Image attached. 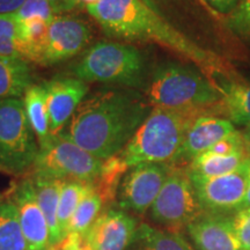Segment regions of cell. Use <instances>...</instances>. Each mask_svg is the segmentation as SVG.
<instances>
[{
	"label": "cell",
	"instance_id": "1",
	"mask_svg": "<svg viewBox=\"0 0 250 250\" xmlns=\"http://www.w3.org/2000/svg\"><path fill=\"white\" fill-rule=\"evenodd\" d=\"M149 107L133 88L101 89L83 99L58 136L104 161L120 154L148 116Z\"/></svg>",
	"mask_w": 250,
	"mask_h": 250
},
{
	"label": "cell",
	"instance_id": "2",
	"mask_svg": "<svg viewBox=\"0 0 250 250\" xmlns=\"http://www.w3.org/2000/svg\"><path fill=\"white\" fill-rule=\"evenodd\" d=\"M86 7L109 36L156 43L193 62L208 76L229 74L223 58L197 45L144 0H99Z\"/></svg>",
	"mask_w": 250,
	"mask_h": 250
},
{
	"label": "cell",
	"instance_id": "3",
	"mask_svg": "<svg viewBox=\"0 0 250 250\" xmlns=\"http://www.w3.org/2000/svg\"><path fill=\"white\" fill-rule=\"evenodd\" d=\"M217 115L206 110L153 108L118 155L129 167L142 164H173L186 134L197 118Z\"/></svg>",
	"mask_w": 250,
	"mask_h": 250
},
{
	"label": "cell",
	"instance_id": "4",
	"mask_svg": "<svg viewBox=\"0 0 250 250\" xmlns=\"http://www.w3.org/2000/svg\"><path fill=\"white\" fill-rule=\"evenodd\" d=\"M146 99L153 108L223 111L219 87L195 68L176 62H166L155 68Z\"/></svg>",
	"mask_w": 250,
	"mask_h": 250
},
{
	"label": "cell",
	"instance_id": "5",
	"mask_svg": "<svg viewBox=\"0 0 250 250\" xmlns=\"http://www.w3.org/2000/svg\"><path fill=\"white\" fill-rule=\"evenodd\" d=\"M72 72L85 83H110L136 89L145 85L146 62L136 46L99 42L87 51Z\"/></svg>",
	"mask_w": 250,
	"mask_h": 250
},
{
	"label": "cell",
	"instance_id": "6",
	"mask_svg": "<svg viewBox=\"0 0 250 250\" xmlns=\"http://www.w3.org/2000/svg\"><path fill=\"white\" fill-rule=\"evenodd\" d=\"M40 146L28 121L23 100L0 101V171L21 177L30 173Z\"/></svg>",
	"mask_w": 250,
	"mask_h": 250
},
{
	"label": "cell",
	"instance_id": "7",
	"mask_svg": "<svg viewBox=\"0 0 250 250\" xmlns=\"http://www.w3.org/2000/svg\"><path fill=\"white\" fill-rule=\"evenodd\" d=\"M103 161L58 134L41 146L29 175L54 180L95 183Z\"/></svg>",
	"mask_w": 250,
	"mask_h": 250
},
{
	"label": "cell",
	"instance_id": "8",
	"mask_svg": "<svg viewBox=\"0 0 250 250\" xmlns=\"http://www.w3.org/2000/svg\"><path fill=\"white\" fill-rule=\"evenodd\" d=\"M149 210L153 221L171 230L187 228L205 213L187 168L171 165L170 173Z\"/></svg>",
	"mask_w": 250,
	"mask_h": 250
},
{
	"label": "cell",
	"instance_id": "9",
	"mask_svg": "<svg viewBox=\"0 0 250 250\" xmlns=\"http://www.w3.org/2000/svg\"><path fill=\"white\" fill-rule=\"evenodd\" d=\"M249 159L232 173L217 177L189 174L205 213L226 214L241 208L248 184Z\"/></svg>",
	"mask_w": 250,
	"mask_h": 250
},
{
	"label": "cell",
	"instance_id": "10",
	"mask_svg": "<svg viewBox=\"0 0 250 250\" xmlns=\"http://www.w3.org/2000/svg\"><path fill=\"white\" fill-rule=\"evenodd\" d=\"M5 199L17 208L27 250H52L49 226L37 201L29 175L18 177L6 191Z\"/></svg>",
	"mask_w": 250,
	"mask_h": 250
},
{
	"label": "cell",
	"instance_id": "11",
	"mask_svg": "<svg viewBox=\"0 0 250 250\" xmlns=\"http://www.w3.org/2000/svg\"><path fill=\"white\" fill-rule=\"evenodd\" d=\"M170 164H142L131 167L118 189L121 210L144 214L151 208L170 173Z\"/></svg>",
	"mask_w": 250,
	"mask_h": 250
},
{
	"label": "cell",
	"instance_id": "12",
	"mask_svg": "<svg viewBox=\"0 0 250 250\" xmlns=\"http://www.w3.org/2000/svg\"><path fill=\"white\" fill-rule=\"evenodd\" d=\"M90 36V29L85 21L67 15H57L49 22L41 65H54L74 57L88 45Z\"/></svg>",
	"mask_w": 250,
	"mask_h": 250
},
{
	"label": "cell",
	"instance_id": "13",
	"mask_svg": "<svg viewBox=\"0 0 250 250\" xmlns=\"http://www.w3.org/2000/svg\"><path fill=\"white\" fill-rule=\"evenodd\" d=\"M138 221L121 208H107L86 233L92 250H126L132 246Z\"/></svg>",
	"mask_w": 250,
	"mask_h": 250
},
{
	"label": "cell",
	"instance_id": "14",
	"mask_svg": "<svg viewBox=\"0 0 250 250\" xmlns=\"http://www.w3.org/2000/svg\"><path fill=\"white\" fill-rule=\"evenodd\" d=\"M46 90L50 131L58 134L88 93V85L78 78L57 77L43 83Z\"/></svg>",
	"mask_w": 250,
	"mask_h": 250
},
{
	"label": "cell",
	"instance_id": "15",
	"mask_svg": "<svg viewBox=\"0 0 250 250\" xmlns=\"http://www.w3.org/2000/svg\"><path fill=\"white\" fill-rule=\"evenodd\" d=\"M235 131V125L228 118L203 115L188 130L182 147L171 165H189L193 159L208 152L212 146Z\"/></svg>",
	"mask_w": 250,
	"mask_h": 250
},
{
	"label": "cell",
	"instance_id": "16",
	"mask_svg": "<svg viewBox=\"0 0 250 250\" xmlns=\"http://www.w3.org/2000/svg\"><path fill=\"white\" fill-rule=\"evenodd\" d=\"M187 230L198 250H243L233 218L227 214L204 213Z\"/></svg>",
	"mask_w": 250,
	"mask_h": 250
},
{
	"label": "cell",
	"instance_id": "17",
	"mask_svg": "<svg viewBox=\"0 0 250 250\" xmlns=\"http://www.w3.org/2000/svg\"><path fill=\"white\" fill-rule=\"evenodd\" d=\"M29 176L33 180L41 210H42L46 219V223H48L50 241H51L54 248H57L62 241V235L58 224V206L61 190L64 181L44 179V177L31 176V175Z\"/></svg>",
	"mask_w": 250,
	"mask_h": 250
},
{
	"label": "cell",
	"instance_id": "18",
	"mask_svg": "<svg viewBox=\"0 0 250 250\" xmlns=\"http://www.w3.org/2000/svg\"><path fill=\"white\" fill-rule=\"evenodd\" d=\"M223 112L234 125L250 127V83L230 80L218 86Z\"/></svg>",
	"mask_w": 250,
	"mask_h": 250
},
{
	"label": "cell",
	"instance_id": "19",
	"mask_svg": "<svg viewBox=\"0 0 250 250\" xmlns=\"http://www.w3.org/2000/svg\"><path fill=\"white\" fill-rule=\"evenodd\" d=\"M31 85L33 73L28 62L0 57V101L23 98Z\"/></svg>",
	"mask_w": 250,
	"mask_h": 250
},
{
	"label": "cell",
	"instance_id": "20",
	"mask_svg": "<svg viewBox=\"0 0 250 250\" xmlns=\"http://www.w3.org/2000/svg\"><path fill=\"white\" fill-rule=\"evenodd\" d=\"M23 103L29 124L35 133L39 146H44L54 134L50 131L46 90L43 86L33 83L23 95Z\"/></svg>",
	"mask_w": 250,
	"mask_h": 250
},
{
	"label": "cell",
	"instance_id": "21",
	"mask_svg": "<svg viewBox=\"0 0 250 250\" xmlns=\"http://www.w3.org/2000/svg\"><path fill=\"white\" fill-rule=\"evenodd\" d=\"M247 159L246 152L220 155L205 152L187 166L188 173L202 177H217L236 170Z\"/></svg>",
	"mask_w": 250,
	"mask_h": 250
},
{
	"label": "cell",
	"instance_id": "22",
	"mask_svg": "<svg viewBox=\"0 0 250 250\" xmlns=\"http://www.w3.org/2000/svg\"><path fill=\"white\" fill-rule=\"evenodd\" d=\"M129 169V166L118 154L103 161L101 173L94 183V187L101 197L104 210L110 208L111 205L116 203L121 182Z\"/></svg>",
	"mask_w": 250,
	"mask_h": 250
},
{
	"label": "cell",
	"instance_id": "23",
	"mask_svg": "<svg viewBox=\"0 0 250 250\" xmlns=\"http://www.w3.org/2000/svg\"><path fill=\"white\" fill-rule=\"evenodd\" d=\"M132 245L133 250H193L182 235L176 232H165L147 224H140Z\"/></svg>",
	"mask_w": 250,
	"mask_h": 250
},
{
	"label": "cell",
	"instance_id": "24",
	"mask_svg": "<svg viewBox=\"0 0 250 250\" xmlns=\"http://www.w3.org/2000/svg\"><path fill=\"white\" fill-rule=\"evenodd\" d=\"M94 188V183L76 180H65L61 190L58 206V224L62 239L70 232L72 217L87 193Z\"/></svg>",
	"mask_w": 250,
	"mask_h": 250
},
{
	"label": "cell",
	"instance_id": "25",
	"mask_svg": "<svg viewBox=\"0 0 250 250\" xmlns=\"http://www.w3.org/2000/svg\"><path fill=\"white\" fill-rule=\"evenodd\" d=\"M0 250H27L17 208L6 199L0 201Z\"/></svg>",
	"mask_w": 250,
	"mask_h": 250
},
{
	"label": "cell",
	"instance_id": "26",
	"mask_svg": "<svg viewBox=\"0 0 250 250\" xmlns=\"http://www.w3.org/2000/svg\"><path fill=\"white\" fill-rule=\"evenodd\" d=\"M102 210H104L103 202L94 187L74 212L70 225V232L86 234L102 213Z\"/></svg>",
	"mask_w": 250,
	"mask_h": 250
},
{
	"label": "cell",
	"instance_id": "27",
	"mask_svg": "<svg viewBox=\"0 0 250 250\" xmlns=\"http://www.w3.org/2000/svg\"><path fill=\"white\" fill-rule=\"evenodd\" d=\"M19 24L15 14L0 15V57L23 61Z\"/></svg>",
	"mask_w": 250,
	"mask_h": 250
},
{
	"label": "cell",
	"instance_id": "28",
	"mask_svg": "<svg viewBox=\"0 0 250 250\" xmlns=\"http://www.w3.org/2000/svg\"><path fill=\"white\" fill-rule=\"evenodd\" d=\"M14 14L19 21L42 19L46 22H50L59 14V11L49 0H26L21 8Z\"/></svg>",
	"mask_w": 250,
	"mask_h": 250
},
{
	"label": "cell",
	"instance_id": "29",
	"mask_svg": "<svg viewBox=\"0 0 250 250\" xmlns=\"http://www.w3.org/2000/svg\"><path fill=\"white\" fill-rule=\"evenodd\" d=\"M226 26L237 36L250 40V0H240L226 19Z\"/></svg>",
	"mask_w": 250,
	"mask_h": 250
},
{
	"label": "cell",
	"instance_id": "30",
	"mask_svg": "<svg viewBox=\"0 0 250 250\" xmlns=\"http://www.w3.org/2000/svg\"><path fill=\"white\" fill-rule=\"evenodd\" d=\"M232 218L236 235L243 250H250V208H240Z\"/></svg>",
	"mask_w": 250,
	"mask_h": 250
},
{
	"label": "cell",
	"instance_id": "31",
	"mask_svg": "<svg viewBox=\"0 0 250 250\" xmlns=\"http://www.w3.org/2000/svg\"><path fill=\"white\" fill-rule=\"evenodd\" d=\"M89 246L86 234L70 232L62 239L57 248L59 250H85Z\"/></svg>",
	"mask_w": 250,
	"mask_h": 250
},
{
	"label": "cell",
	"instance_id": "32",
	"mask_svg": "<svg viewBox=\"0 0 250 250\" xmlns=\"http://www.w3.org/2000/svg\"><path fill=\"white\" fill-rule=\"evenodd\" d=\"M214 11L221 14H230L236 8L240 0H204Z\"/></svg>",
	"mask_w": 250,
	"mask_h": 250
},
{
	"label": "cell",
	"instance_id": "33",
	"mask_svg": "<svg viewBox=\"0 0 250 250\" xmlns=\"http://www.w3.org/2000/svg\"><path fill=\"white\" fill-rule=\"evenodd\" d=\"M26 0H0V15L17 13Z\"/></svg>",
	"mask_w": 250,
	"mask_h": 250
},
{
	"label": "cell",
	"instance_id": "34",
	"mask_svg": "<svg viewBox=\"0 0 250 250\" xmlns=\"http://www.w3.org/2000/svg\"><path fill=\"white\" fill-rule=\"evenodd\" d=\"M49 1L52 2L58 8L59 13L71 11V9L77 7L78 5H81L78 0H49Z\"/></svg>",
	"mask_w": 250,
	"mask_h": 250
},
{
	"label": "cell",
	"instance_id": "35",
	"mask_svg": "<svg viewBox=\"0 0 250 250\" xmlns=\"http://www.w3.org/2000/svg\"><path fill=\"white\" fill-rule=\"evenodd\" d=\"M241 134H242L243 144H245L246 155H247V158L250 159V127L241 131Z\"/></svg>",
	"mask_w": 250,
	"mask_h": 250
},
{
	"label": "cell",
	"instance_id": "36",
	"mask_svg": "<svg viewBox=\"0 0 250 250\" xmlns=\"http://www.w3.org/2000/svg\"><path fill=\"white\" fill-rule=\"evenodd\" d=\"M250 208V159H249V169H248V184H247L246 196L243 199L241 208Z\"/></svg>",
	"mask_w": 250,
	"mask_h": 250
},
{
	"label": "cell",
	"instance_id": "37",
	"mask_svg": "<svg viewBox=\"0 0 250 250\" xmlns=\"http://www.w3.org/2000/svg\"><path fill=\"white\" fill-rule=\"evenodd\" d=\"M144 1L146 2V4L151 6V7H153L155 9V11H158V6H156V4H158L159 0H144ZM159 12V11H158Z\"/></svg>",
	"mask_w": 250,
	"mask_h": 250
},
{
	"label": "cell",
	"instance_id": "38",
	"mask_svg": "<svg viewBox=\"0 0 250 250\" xmlns=\"http://www.w3.org/2000/svg\"><path fill=\"white\" fill-rule=\"evenodd\" d=\"M78 1H79L80 4H85L86 6H88V5L94 4V2L99 1V0H78Z\"/></svg>",
	"mask_w": 250,
	"mask_h": 250
},
{
	"label": "cell",
	"instance_id": "39",
	"mask_svg": "<svg viewBox=\"0 0 250 250\" xmlns=\"http://www.w3.org/2000/svg\"><path fill=\"white\" fill-rule=\"evenodd\" d=\"M2 199H4V197H2L1 193H0V201H2Z\"/></svg>",
	"mask_w": 250,
	"mask_h": 250
},
{
	"label": "cell",
	"instance_id": "40",
	"mask_svg": "<svg viewBox=\"0 0 250 250\" xmlns=\"http://www.w3.org/2000/svg\"><path fill=\"white\" fill-rule=\"evenodd\" d=\"M85 250H92V248H90V246H88V247H87V248H86Z\"/></svg>",
	"mask_w": 250,
	"mask_h": 250
},
{
	"label": "cell",
	"instance_id": "41",
	"mask_svg": "<svg viewBox=\"0 0 250 250\" xmlns=\"http://www.w3.org/2000/svg\"><path fill=\"white\" fill-rule=\"evenodd\" d=\"M52 250H59L58 248H55V249H52Z\"/></svg>",
	"mask_w": 250,
	"mask_h": 250
}]
</instances>
